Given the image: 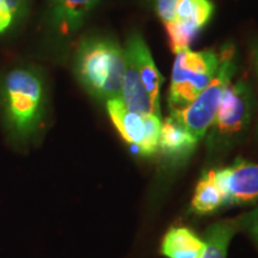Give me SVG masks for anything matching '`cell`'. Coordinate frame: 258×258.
Segmentation results:
<instances>
[{"label":"cell","mask_w":258,"mask_h":258,"mask_svg":"<svg viewBox=\"0 0 258 258\" xmlns=\"http://www.w3.org/2000/svg\"><path fill=\"white\" fill-rule=\"evenodd\" d=\"M125 69V51L117 42L93 37L80 43L76 55L79 82L99 99L121 98Z\"/></svg>","instance_id":"cell-1"},{"label":"cell","mask_w":258,"mask_h":258,"mask_svg":"<svg viewBox=\"0 0 258 258\" xmlns=\"http://www.w3.org/2000/svg\"><path fill=\"white\" fill-rule=\"evenodd\" d=\"M2 105L6 125L22 140L34 133L44 110V85L32 70L15 69L3 79Z\"/></svg>","instance_id":"cell-2"},{"label":"cell","mask_w":258,"mask_h":258,"mask_svg":"<svg viewBox=\"0 0 258 258\" xmlns=\"http://www.w3.org/2000/svg\"><path fill=\"white\" fill-rule=\"evenodd\" d=\"M219 63L220 54L214 50L192 51L189 48L176 54L167 97L171 114L188 106L207 88Z\"/></svg>","instance_id":"cell-3"},{"label":"cell","mask_w":258,"mask_h":258,"mask_svg":"<svg viewBox=\"0 0 258 258\" xmlns=\"http://www.w3.org/2000/svg\"><path fill=\"white\" fill-rule=\"evenodd\" d=\"M234 73L235 49L233 44L227 43L222 47L218 71L207 88L188 106L180 111L173 112L171 116L198 139L205 137L208 129L214 123L225 90L231 84Z\"/></svg>","instance_id":"cell-4"},{"label":"cell","mask_w":258,"mask_h":258,"mask_svg":"<svg viewBox=\"0 0 258 258\" xmlns=\"http://www.w3.org/2000/svg\"><path fill=\"white\" fill-rule=\"evenodd\" d=\"M252 98V91L245 80L227 86L213 123L219 134L231 138L243 133L251 118Z\"/></svg>","instance_id":"cell-5"},{"label":"cell","mask_w":258,"mask_h":258,"mask_svg":"<svg viewBox=\"0 0 258 258\" xmlns=\"http://www.w3.org/2000/svg\"><path fill=\"white\" fill-rule=\"evenodd\" d=\"M224 202L249 203L258 200V164L237 160L226 169L214 171Z\"/></svg>","instance_id":"cell-6"},{"label":"cell","mask_w":258,"mask_h":258,"mask_svg":"<svg viewBox=\"0 0 258 258\" xmlns=\"http://www.w3.org/2000/svg\"><path fill=\"white\" fill-rule=\"evenodd\" d=\"M124 50L133 59L135 66L138 69V72L140 74V78L143 80L145 89H146L153 105L160 110V89L164 78L159 72V70L157 69L152 54L148 49L147 44L145 43L143 36L138 34V32L132 34L128 37Z\"/></svg>","instance_id":"cell-7"},{"label":"cell","mask_w":258,"mask_h":258,"mask_svg":"<svg viewBox=\"0 0 258 258\" xmlns=\"http://www.w3.org/2000/svg\"><path fill=\"white\" fill-rule=\"evenodd\" d=\"M125 51V50H124ZM121 101L128 110L140 115L153 114L160 116V110L153 105L145 89L140 74L138 72L133 59L125 53V69L122 84Z\"/></svg>","instance_id":"cell-8"},{"label":"cell","mask_w":258,"mask_h":258,"mask_svg":"<svg viewBox=\"0 0 258 258\" xmlns=\"http://www.w3.org/2000/svg\"><path fill=\"white\" fill-rule=\"evenodd\" d=\"M106 110L123 140L133 145L138 152H140L145 139V129H146L145 115L128 110L121 98L106 101Z\"/></svg>","instance_id":"cell-9"},{"label":"cell","mask_w":258,"mask_h":258,"mask_svg":"<svg viewBox=\"0 0 258 258\" xmlns=\"http://www.w3.org/2000/svg\"><path fill=\"white\" fill-rule=\"evenodd\" d=\"M198 141L199 139L172 116L165 118V121L161 123L158 146L167 157L175 159L186 157L192 152Z\"/></svg>","instance_id":"cell-10"},{"label":"cell","mask_w":258,"mask_h":258,"mask_svg":"<svg viewBox=\"0 0 258 258\" xmlns=\"http://www.w3.org/2000/svg\"><path fill=\"white\" fill-rule=\"evenodd\" d=\"M99 0H50L51 18L63 35L78 30Z\"/></svg>","instance_id":"cell-11"},{"label":"cell","mask_w":258,"mask_h":258,"mask_svg":"<svg viewBox=\"0 0 258 258\" xmlns=\"http://www.w3.org/2000/svg\"><path fill=\"white\" fill-rule=\"evenodd\" d=\"M203 241L186 227L171 228L161 243V253L167 258H200Z\"/></svg>","instance_id":"cell-12"},{"label":"cell","mask_w":258,"mask_h":258,"mask_svg":"<svg viewBox=\"0 0 258 258\" xmlns=\"http://www.w3.org/2000/svg\"><path fill=\"white\" fill-rule=\"evenodd\" d=\"M237 222L227 220L214 224L206 232L203 251L200 258H226L227 249L237 231Z\"/></svg>","instance_id":"cell-13"},{"label":"cell","mask_w":258,"mask_h":258,"mask_svg":"<svg viewBox=\"0 0 258 258\" xmlns=\"http://www.w3.org/2000/svg\"><path fill=\"white\" fill-rule=\"evenodd\" d=\"M224 203V196L215 182L214 171H209L202 177L196 186L192 199V209L200 214H208L220 207Z\"/></svg>","instance_id":"cell-14"},{"label":"cell","mask_w":258,"mask_h":258,"mask_svg":"<svg viewBox=\"0 0 258 258\" xmlns=\"http://www.w3.org/2000/svg\"><path fill=\"white\" fill-rule=\"evenodd\" d=\"M165 28L167 35H169L170 48L175 54L189 49L190 43L200 31L189 22L179 21L171 22V23L165 25Z\"/></svg>","instance_id":"cell-15"},{"label":"cell","mask_w":258,"mask_h":258,"mask_svg":"<svg viewBox=\"0 0 258 258\" xmlns=\"http://www.w3.org/2000/svg\"><path fill=\"white\" fill-rule=\"evenodd\" d=\"M145 122H146V129H145L144 144L140 148V152L144 156H151L157 151L158 144H159V135L161 129L160 116L148 114L145 115Z\"/></svg>","instance_id":"cell-16"},{"label":"cell","mask_w":258,"mask_h":258,"mask_svg":"<svg viewBox=\"0 0 258 258\" xmlns=\"http://www.w3.org/2000/svg\"><path fill=\"white\" fill-rule=\"evenodd\" d=\"M24 3L25 0H0V34L10 28Z\"/></svg>","instance_id":"cell-17"},{"label":"cell","mask_w":258,"mask_h":258,"mask_svg":"<svg viewBox=\"0 0 258 258\" xmlns=\"http://www.w3.org/2000/svg\"><path fill=\"white\" fill-rule=\"evenodd\" d=\"M213 11H214V5L211 0H195L192 15L186 22L192 24L198 30H201L211 19Z\"/></svg>","instance_id":"cell-18"},{"label":"cell","mask_w":258,"mask_h":258,"mask_svg":"<svg viewBox=\"0 0 258 258\" xmlns=\"http://www.w3.org/2000/svg\"><path fill=\"white\" fill-rule=\"evenodd\" d=\"M179 0H156V10L164 25L176 21V9Z\"/></svg>","instance_id":"cell-19"},{"label":"cell","mask_w":258,"mask_h":258,"mask_svg":"<svg viewBox=\"0 0 258 258\" xmlns=\"http://www.w3.org/2000/svg\"><path fill=\"white\" fill-rule=\"evenodd\" d=\"M240 224L243 225L245 230L249 232L251 237L253 238V240L256 241L258 245V208L243 217Z\"/></svg>","instance_id":"cell-20"},{"label":"cell","mask_w":258,"mask_h":258,"mask_svg":"<svg viewBox=\"0 0 258 258\" xmlns=\"http://www.w3.org/2000/svg\"><path fill=\"white\" fill-rule=\"evenodd\" d=\"M253 62H254V69H256V73L258 76V44L254 47V50H253Z\"/></svg>","instance_id":"cell-21"}]
</instances>
